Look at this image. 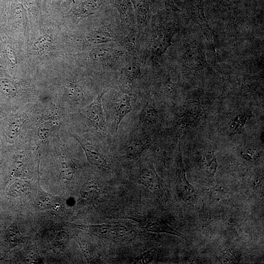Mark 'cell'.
I'll use <instances>...</instances> for the list:
<instances>
[{"instance_id": "cell-1", "label": "cell", "mask_w": 264, "mask_h": 264, "mask_svg": "<svg viewBox=\"0 0 264 264\" xmlns=\"http://www.w3.org/2000/svg\"><path fill=\"white\" fill-rule=\"evenodd\" d=\"M177 28L167 25H160L154 31L150 46L152 54L160 56L171 45L172 38Z\"/></svg>"}, {"instance_id": "cell-2", "label": "cell", "mask_w": 264, "mask_h": 264, "mask_svg": "<svg viewBox=\"0 0 264 264\" xmlns=\"http://www.w3.org/2000/svg\"><path fill=\"white\" fill-rule=\"evenodd\" d=\"M107 90L104 89L88 107L87 118L91 127L102 135L106 133V122L102 98Z\"/></svg>"}, {"instance_id": "cell-3", "label": "cell", "mask_w": 264, "mask_h": 264, "mask_svg": "<svg viewBox=\"0 0 264 264\" xmlns=\"http://www.w3.org/2000/svg\"><path fill=\"white\" fill-rule=\"evenodd\" d=\"M141 183L159 198H162L165 189L163 182L156 173L153 170L144 168L140 172Z\"/></svg>"}, {"instance_id": "cell-4", "label": "cell", "mask_w": 264, "mask_h": 264, "mask_svg": "<svg viewBox=\"0 0 264 264\" xmlns=\"http://www.w3.org/2000/svg\"><path fill=\"white\" fill-rule=\"evenodd\" d=\"M75 138L82 146L87 158L91 164L104 170L110 169L105 157L96 148L77 136Z\"/></svg>"}, {"instance_id": "cell-5", "label": "cell", "mask_w": 264, "mask_h": 264, "mask_svg": "<svg viewBox=\"0 0 264 264\" xmlns=\"http://www.w3.org/2000/svg\"><path fill=\"white\" fill-rule=\"evenodd\" d=\"M132 110L131 97L128 94L121 96L115 105L114 129L115 132H117L119 124L123 118Z\"/></svg>"}, {"instance_id": "cell-6", "label": "cell", "mask_w": 264, "mask_h": 264, "mask_svg": "<svg viewBox=\"0 0 264 264\" xmlns=\"http://www.w3.org/2000/svg\"><path fill=\"white\" fill-rule=\"evenodd\" d=\"M122 52L117 50L105 46H99L93 48L89 52L90 58L93 61L101 63L108 62L112 58L120 57Z\"/></svg>"}, {"instance_id": "cell-7", "label": "cell", "mask_w": 264, "mask_h": 264, "mask_svg": "<svg viewBox=\"0 0 264 264\" xmlns=\"http://www.w3.org/2000/svg\"><path fill=\"white\" fill-rule=\"evenodd\" d=\"M178 165L181 193L185 201L192 202L196 198V194L193 187L186 180L180 155L179 157Z\"/></svg>"}, {"instance_id": "cell-8", "label": "cell", "mask_w": 264, "mask_h": 264, "mask_svg": "<svg viewBox=\"0 0 264 264\" xmlns=\"http://www.w3.org/2000/svg\"><path fill=\"white\" fill-rule=\"evenodd\" d=\"M148 138H134L131 140L126 148V154L129 158H134L139 155L150 146Z\"/></svg>"}, {"instance_id": "cell-9", "label": "cell", "mask_w": 264, "mask_h": 264, "mask_svg": "<svg viewBox=\"0 0 264 264\" xmlns=\"http://www.w3.org/2000/svg\"><path fill=\"white\" fill-rule=\"evenodd\" d=\"M185 59L192 68H201L207 66L204 53L198 48L191 47L186 52Z\"/></svg>"}, {"instance_id": "cell-10", "label": "cell", "mask_w": 264, "mask_h": 264, "mask_svg": "<svg viewBox=\"0 0 264 264\" xmlns=\"http://www.w3.org/2000/svg\"><path fill=\"white\" fill-rule=\"evenodd\" d=\"M112 1L119 13L122 22L125 23L132 18L134 10L132 0H112Z\"/></svg>"}, {"instance_id": "cell-11", "label": "cell", "mask_w": 264, "mask_h": 264, "mask_svg": "<svg viewBox=\"0 0 264 264\" xmlns=\"http://www.w3.org/2000/svg\"><path fill=\"white\" fill-rule=\"evenodd\" d=\"M142 226L146 230L154 232L166 233L181 237L182 234L170 227L161 220H145L142 222Z\"/></svg>"}, {"instance_id": "cell-12", "label": "cell", "mask_w": 264, "mask_h": 264, "mask_svg": "<svg viewBox=\"0 0 264 264\" xmlns=\"http://www.w3.org/2000/svg\"><path fill=\"white\" fill-rule=\"evenodd\" d=\"M114 40L113 35L103 30H95L88 33L86 36L87 42L90 45L105 44Z\"/></svg>"}, {"instance_id": "cell-13", "label": "cell", "mask_w": 264, "mask_h": 264, "mask_svg": "<svg viewBox=\"0 0 264 264\" xmlns=\"http://www.w3.org/2000/svg\"><path fill=\"white\" fill-rule=\"evenodd\" d=\"M115 225V224H101L88 225H75V226L97 235L106 236L110 234L114 236Z\"/></svg>"}, {"instance_id": "cell-14", "label": "cell", "mask_w": 264, "mask_h": 264, "mask_svg": "<svg viewBox=\"0 0 264 264\" xmlns=\"http://www.w3.org/2000/svg\"><path fill=\"white\" fill-rule=\"evenodd\" d=\"M100 194V187L96 182L89 181L86 182L81 187L80 195L84 199L92 201L96 200Z\"/></svg>"}, {"instance_id": "cell-15", "label": "cell", "mask_w": 264, "mask_h": 264, "mask_svg": "<svg viewBox=\"0 0 264 264\" xmlns=\"http://www.w3.org/2000/svg\"><path fill=\"white\" fill-rule=\"evenodd\" d=\"M104 4V0H85L79 5L78 12L81 16H88L95 13Z\"/></svg>"}, {"instance_id": "cell-16", "label": "cell", "mask_w": 264, "mask_h": 264, "mask_svg": "<svg viewBox=\"0 0 264 264\" xmlns=\"http://www.w3.org/2000/svg\"><path fill=\"white\" fill-rule=\"evenodd\" d=\"M157 117V112L155 109L152 105L147 103L140 112L139 120L143 125H149L154 124Z\"/></svg>"}, {"instance_id": "cell-17", "label": "cell", "mask_w": 264, "mask_h": 264, "mask_svg": "<svg viewBox=\"0 0 264 264\" xmlns=\"http://www.w3.org/2000/svg\"><path fill=\"white\" fill-rule=\"evenodd\" d=\"M5 241L10 247H14L21 243L24 239L15 224H12L6 229Z\"/></svg>"}, {"instance_id": "cell-18", "label": "cell", "mask_w": 264, "mask_h": 264, "mask_svg": "<svg viewBox=\"0 0 264 264\" xmlns=\"http://www.w3.org/2000/svg\"><path fill=\"white\" fill-rule=\"evenodd\" d=\"M122 73L128 82L132 83L140 76V66L136 62H130L123 67Z\"/></svg>"}, {"instance_id": "cell-19", "label": "cell", "mask_w": 264, "mask_h": 264, "mask_svg": "<svg viewBox=\"0 0 264 264\" xmlns=\"http://www.w3.org/2000/svg\"><path fill=\"white\" fill-rule=\"evenodd\" d=\"M250 117V115L247 113H242L237 115L229 126L228 131L230 133L234 134L241 132Z\"/></svg>"}, {"instance_id": "cell-20", "label": "cell", "mask_w": 264, "mask_h": 264, "mask_svg": "<svg viewBox=\"0 0 264 264\" xmlns=\"http://www.w3.org/2000/svg\"><path fill=\"white\" fill-rule=\"evenodd\" d=\"M1 49L6 61L12 66H16L17 64V57L13 46L6 40H4L1 43Z\"/></svg>"}, {"instance_id": "cell-21", "label": "cell", "mask_w": 264, "mask_h": 264, "mask_svg": "<svg viewBox=\"0 0 264 264\" xmlns=\"http://www.w3.org/2000/svg\"><path fill=\"white\" fill-rule=\"evenodd\" d=\"M203 159L207 171L210 174L214 175L218 166L214 153L211 151L206 152L203 155Z\"/></svg>"}, {"instance_id": "cell-22", "label": "cell", "mask_w": 264, "mask_h": 264, "mask_svg": "<svg viewBox=\"0 0 264 264\" xmlns=\"http://www.w3.org/2000/svg\"><path fill=\"white\" fill-rule=\"evenodd\" d=\"M52 42V37L50 35L45 34L39 37L35 41L34 43V47L38 52L41 53L49 47Z\"/></svg>"}, {"instance_id": "cell-23", "label": "cell", "mask_w": 264, "mask_h": 264, "mask_svg": "<svg viewBox=\"0 0 264 264\" xmlns=\"http://www.w3.org/2000/svg\"><path fill=\"white\" fill-rule=\"evenodd\" d=\"M30 189L28 185L23 181H17L11 187L10 194L13 196L19 197L25 196Z\"/></svg>"}, {"instance_id": "cell-24", "label": "cell", "mask_w": 264, "mask_h": 264, "mask_svg": "<svg viewBox=\"0 0 264 264\" xmlns=\"http://www.w3.org/2000/svg\"><path fill=\"white\" fill-rule=\"evenodd\" d=\"M132 230L127 225L115 224L114 236L117 239L124 240L132 236Z\"/></svg>"}, {"instance_id": "cell-25", "label": "cell", "mask_w": 264, "mask_h": 264, "mask_svg": "<svg viewBox=\"0 0 264 264\" xmlns=\"http://www.w3.org/2000/svg\"><path fill=\"white\" fill-rule=\"evenodd\" d=\"M66 92L68 97L72 100L78 101L81 100L83 97V91L78 86L72 84L66 89Z\"/></svg>"}, {"instance_id": "cell-26", "label": "cell", "mask_w": 264, "mask_h": 264, "mask_svg": "<svg viewBox=\"0 0 264 264\" xmlns=\"http://www.w3.org/2000/svg\"><path fill=\"white\" fill-rule=\"evenodd\" d=\"M61 172L62 176L66 180H70L73 176L74 167L71 162L65 160L61 163Z\"/></svg>"}, {"instance_id": "cell-27", "label": "cell", "mask_w": 264, "mask_h": 264, "mask_svg": "<svg viewBox=\"0 0 264 264\" xmlns=\"http://www.w3.org/2000/svg\"><path fill=\"white\" fill-rule=\"evenodd\" d=\"M163 93L171 99H174L176 96V85L173 83L170 79L167 81L162 85Z\"/></svg>"}, {"instance_id": "cell-28", "label": "cell", "mask_w": 264, "mask_h": 264, "mask_svg": "<svg viewBox=\"0 0 264 264\" xmlns=\"http://www.w3.org/2000/svg\"><path fill=\"white\" fill-rule=\"evenodd\" d=\"M52 199L47 194L42 195L37 201V206L40 210H44L50 208L52 206Z\"/></svg>"}, {"instance_id": "cell-29", "label": "cell", "mask_w": 264, "mask_h": 264, "mask_svg": "<svg viewBox=\"0 0 264 264\" xmlns=\"http://www.w3.org/2000/svg\"><path fill=\"white\" fill-rule=\"evenodd\" d=\"M242 154L247 160H254L259 157L260 152L256 148H246L242 151Z\"/></svg>"}, {"instance_id": "cell-30", "label": "cell", "mask_w": 264, "mask_h": 264, "mask_svg": "<svg viewBox=\"0 0 264 264\" xmlns=\"http://www.w3.org/2000/svg\"><path fill=\"white\" fill-rule=\"evenodd\" d=\"M14 15L16 19L20 21H24L26 19V12L21 4H17L14 8Z\"/></svg>"}, {"instance_id": "cell-31", "label": "cell", "mask_w": 264, "mask_h": 264, "mask_svg": "<svg viewBox=\"0 0 264 264\" xmlns=\"http://www.w3.org/2000/svg\"><path fill=\"white\" fill-rule=\"evenodd\" d=\"M153 258V254L151 252H145L137 257L134 262L138 264H147L151 262Z\"/></svg>"}, {"instance_id": "cell-32", "label": "cell", "mask_w": 264, "mask_h": 264, "mask_svg": "<svg viewBox=\"0 0 264 264\" xmlns=\"http://www.w3.org/2000/svg\"><path fill=\"white\" fill-rule=\"evenodd\" d=\"M165 7L168 10H170L173 11H178V9L175 5L173 0H164Z\"/></svg>"}, {"instance_id": "cell-33", "label": "cell", "mask_w": 264, "mask_h": 264, "mask_svg": "<svg viewBox=\"0 0 264 264\" xmlns=\"http://www.w3.org/2000/svg\"><path fill=\"white\" fill-rule=\"evenodd\" d=\"M30 5L33 6L37 4L38 0H26Z\"/></svg>"}, {"instance_id": "cell-34", "label": "cell", "mask_w": 264, "mask_h": 264, "mask_svg": "<svg viewBox=\"0 0 264 264\" xmlns=\"http://www.w3.org/2000/svg\"><path fill=\"white\" fill-rule=\"evenodd\" d=\"M2 68V62L1 61V59L0 56V69Z\"/></svg>"}, {"instance_id": "cell-35", "label": "cell", "mask_w": 264, "mask_h": 264, "mask_svg": "<svg viewBox=\"0 0 264 264\" xmlns=\"http://www.w3.org/2000/svg\"></svg>"}]
</instances>
